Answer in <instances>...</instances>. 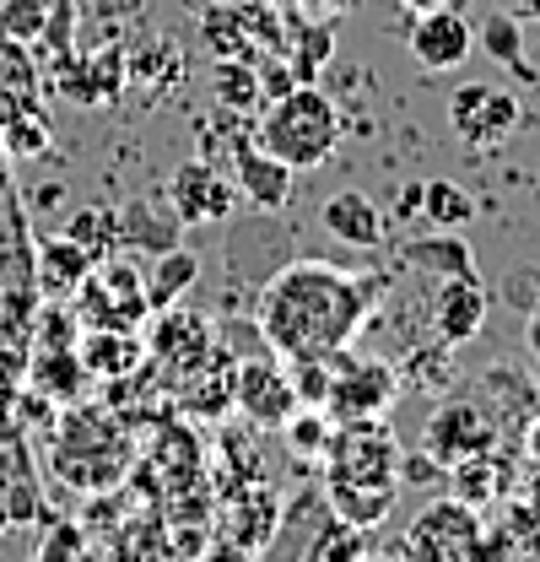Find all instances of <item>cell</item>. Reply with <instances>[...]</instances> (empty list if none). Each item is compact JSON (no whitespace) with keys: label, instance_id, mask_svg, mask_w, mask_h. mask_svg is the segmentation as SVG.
<instances>
[{"label":"cell","instance_id":"cell-30","mask_svg":"<svg viewBox=\"0 0 540 562\" xmlns=\"http://www.w3.org/2000/svg\"><path fill=\"white\" fill-rule=\"evenodd\" d=\"M449 476H454V497L471 503L475 514L492 508V503L503 497V465L492 460V449H486V454H471V460H460V465H449Z\"/></svg>","mask_w":540,"mask_h":562},{"label":"cell","instance_id":"cell-12","mask_svg":"<svg viewBox=\"0 0 540 562\" xmlns=\"http://www.w3.org/2000/svg\"><path fill=\"white\" fill-rule=\"evenodd\" d=\"M146 347H151V362H157L162 373H173V379L195 373V368H205V362L216 357L211 325H205L201 314H184L179 303L162 308V319H157V330H151Z\"/></svg>","mask_w":540,"mask_h":562},{"label":"cell","instance_id":"cell-36","mask_svg":"<svg viewBox=\"0 0 540 562\" xmlns=\"http://www.w3.org/2000/svg\"><path fill=\"white\" fill-rule=\"evenodd\" d=\"M325 55H336V27H308L303 33V49H297V60H292V76L297 81H319V60Z\"/></svg>","mask_w":540,"mask_h":562},{"label":"cell","instance_id":"cell-44","mask_svg":"<svg viewBox=\"0 0 540 562\" xmlns=\"http://www.w3.org/2000/svg\"><path fill=\"white\" fill-rule=\"evenodd\" d=\"M519 5H525V11H530V16H540V0H519Z\"/></svg>","mask_w":540,"mask_h":562},{"label":"cell","instance_id":"cell-45","mask_svg":"<svg viewBox=\"0 0 540 562\" xmlns=\"http://www.w3.org/2000/svg\"><path fill=\"white\" fill-rule=\"evenodd\" d=\"M205 5H249V0H205Z\"/></svg>","mask_w":540,"mask_h":562},{"label":"cell","instance_id":"cell-2","mask_svg":"<svg viewBox=\"0 0 540 562\" xmlns=\"http://www.w3.org/2000/svg\"><path fill=\"white\" fill-rule=\"evenodd\" d=\"M131 432L109 406H76L55 422V471L76 492H109L131 471Z\"/></svg>","mask_w":540,"mask_h":562},{"label":"cell","instance_id":"cell-1","mask_svg":"<svg viewBox=\"0 0 540 562\" xmlns=\"http://www.w3.org/2000/svg\"><path fill=\"white\" fill-rule=\"evenodd\" d=\"M379 292L384 281L373 277H351L319 260H292L260 286V330L281 362L330 357L368 325Z\"/></svg>","mask_w":540,"mask_h":562},{"label":"cell","instance_id":"cell-29","mask_svg":"<svg viewBox=\"0 0 540 562\" xmlns=\"http://www.w3.org/2000/svg\"><path fill=\"white\" fill-rule=\"evenodd\" d=\"M27 362H33V319L0 303V395H11V384H27Z\"/></svg>","mask_w":540,"mask_h":562},{"label":"cell","instance_id":"cell-4","mask_svg":"<svg viewBox=\"0 0 540 562\" xmlns=\"http://www.w3.org/2000/svg\"><path fill=\"white\" fill-rule=\"evenodd\" d=\"M401 438L384 417L336 422L330 449H325V476L330 482H362V487H401Z\"/></svg>","mask_w":540,"mask_h":562},{"label":"cell","instance_id":"cell-37","mask_svg":"<svg viewBox=\"0 0 540 562\" xmlns=\"http://www.w3.org/2000/svg\"><path fill=\"white\" fill-rule=\"evenodd\" d=\"M70 33H76V0H55V5H49V22H44V38H38V44H44V49H49V55H55V60H66V38Z\"/></svg>","mask_w":540,"mask_h":562},{"label":"cell","instance_id":"cell-5","mask_svg":"<svg viewBox=\"0 0 540 562\" xmlns=\"http://www.w3.org/2000/svg\"><path fill=\"white\" fill-rule=\"evenodd\" d=\"M401 401V373L379 357H351L340 347L330 351V395H325V417L357 422V417H384Z\"/></svg>","mask_w":540,"mask_h":562},{"label":"cell","instance_id":"cell-27","mask_svg":"<svg viewBox=\"0 0 540 562\" xmlns=\"http://www.w3.org/2000/svg\"><path fill=\"white\" fill-rule=\"evenodd\" d=\"M0 146L5 157H44L49 151V120L38 103H11L0 109Z\"/></svg>","mask_w":540,"mask_h":562},{"label":"cell","instance_id":"cell-11","mask_svg":"<svg viewBox=\"0 0 540 562\" xmlns=\"http://www.w3.org/2000/svg\"><path fill=\"white\" fill-rule=\"evenodd\" d=\"M449 125L460 131V140H471L475 151H486L519 125V98L492 87V81H465L449 103Z\"/></svg>","mask_w":540,"mask_h":562},{"label":"cell","instance_id":"cell-25","mask_svg":"<svg viewBox=\"0 0 540 562\" xmlns=\"http://www.w3.org/2000/svg\"><path fill=\"white\" fill-rule=\"evenodd\" d=\"M81 379H87V368H81L76 347H33V362H27V384H33V390H44L55 406L81 395Z\"/></svg>","mask_w":540,"mask_h":562},{"label":"cell","instance_id":"cell-34","mask_svg":"<svg viewBox=\"0 0 540 562\" xmlns=\"http://www.w3.org/2000/svg\"><path fill=\"white\" fill-rule=\"evenodd\" d=\"M49 5H55V0H0V33L33 49V44L44 38V22H49Z\"/></svg>","mask_w":540,"mask_h":562},{"label":"cell","instance_id":"cell-35","mask_svg":"<svg viewBox=\"0 0 540 562\" xmlns=\"http://www.w3.org/2000/svg\"><path fill=\"white\" fill-rule=\"evenodd\" d=\"M410 373H416V384H427V395H449L454 390V347H421L410 357Z\"/></svg>","mask_w":540,"mask_h":562},{"label":"cell","instance_id":"cell-43","mask_svg":"<svg viewBox=\"0 0 540 562\" xmlns=\"http://www.w3.org/2000/svg\"><path fill=\"white\" fill-rule=\"evenodd\" d=\"M314 5H336V11H346V5H357V0H314Z\"/></svg>","mask_w":540,"mask_h":562},{"label":"cell","instance_id":"cell-23","mask_svg":"<svg viewBox=\"0 0 540 562\" xmlns=\"http://www.w3.org/2000/svg\"><path fill=\"white\" fill-rule=\"evenodd\" d=\"M395 492L401 487H362V482H330L325 476V503H330V514L346 519L351 530H379L384 519H390V508H395Z\"/></svg>","mask_w":540,"mask_h":562},{"label":"cell","instance_id":"cell-7","mask_svg":"<svg viewBox=\"0 0 540 562\" xmlns=\"http://www.w3.org/2000/svg\"><path fill=\"white\" fill-rule=\"evenodd\" d=\"M497 432H503V422L481 406V395H460V390H449V395H443V406H438L432 422H427L421 454H432V460L449 471V465H460V460H471V454L497 449Z\"/></svg>","mask_w":540,"mask_h":562},{"label":"cell","instance_id":"cell-6","mask_svg":"<svg viewBox=\"0 0 540 562\" xmlns=\"http://www.w3.org/2000/svg\"><path fill=\"white\" fill-rule=\"evenodd\" d=\"M405 562H481V519L454 492L427 503L405 530Z\"/></svg>","mask_w":540,"mask_h":562},{"label":"cell","instance_id":"cell-17","mask_svg":"<svg viewBox=\"0 0 540 562\" xmlns=\"http://www.w3.org/2000/svg\"><path fill=\"white\" fill-rule=\"evenodd\" d=\"M486 286L481 277H443L438 286V303H432V330H438V341L443 347H465L481 336V325H486Z\"/></svg>","mask_w":540,"mask_h":562},{"label":"cell","instance_id":"cell-19","mask_svg":"<svg viewBox=\"0 0 540 562\" xmlns=\"http://www.w3.org/2000/svg\"><path fill=\"white\" fill-rule=\"evenodd\" d=\"M33 266H38V244L27 233L16 190H11V195H0V292H38Z\"/></svg>","mask_w":540,"mask_h":562},{"label":"cell","instance_id":"cell-28","mask_svg":"<svg viewBox=\"0 0 540 562\" xmlns=\"http://www.w3.org/2000/svg\"><path fill=\"white\" fill-rule=\"evenodd\" d=\"M211 87H216V109L222 114H244V109H260L266 103L260 66H244V60H216L211 66Z\"/></svg>","mask_w":540,"mask_h":562},{"label":"cell","instance_id":"cell-8","mask_svg":"<svg viewBox=\"0 0 540 562\" xmlns=\"http://www.w3.org/2000/svg\"><path fill=\"white\" fill-rule=\"evenodd\" d=\"M292 266V227L281 222V211H260L227 227V277L266 286L275 271Z\"/></svg>","mask_w":540,"mask_h":562},{"label":"cell","instance_id":"cell-42","mask_svg":"<svg viewBox=\"0 0 540 562\" xmlns=\"http://www.w3.org/2000/svg\"><path fill=\"white\" fill-rule=\"evenodd\" d=\"M205 562H244V552H238V547H227V541H222V547H216V552H205Z\"/></svg>","mask_w":540,"mask_h":562},{"label":"cell","instance_id":"cell-14","mask_svg":"<svg viewBox=\"0 0 540 562\" xmlns=\"http://www.w3.org/2000/svg\"><path fill=\"white\" fill-rule=\"evenodd\" d=\"M410 60L421 70H460L471 60L475 49V33L471 22L454 11V5H438V11H427V16H416V27H410Z\"/></svg>","mask_w":540,"mask_h":562},{"label":"cell","instance_id":"cell-18","mask_svg":"<svg viewBox=\"0 0 540 562\" xmlns=\"http://www.w3.org/2000/svg\"><path fill=\"white\" fill-rule=\"evenodd\" d=\"M76 357H81V368H87V379H131L140 368H151V347L135 336V330H114V325H103V330H81L76 336Z\"/></svg>","mask_w":540,"mask_h":562},{"label":"cell","instance_id":"cell-26","mask_svg":"<svg viewBox=\"0 0 540 562\" xmlns=\"http://www.w3.org/2000/svg\"><path fill=\"white\" fill-rule=\"evenodd\" d=\"M281 432V443H286V454L292 460H303V465H319L325 460V449H330V432H336V422L325 417V406H297L292 417L275 427Z\"/></svg>","mask_w":540,"mask_h":562},{"label":"cell","instance_id":"cell-20","mask_svg":"<svg viewBox=\"0 0 540 562\" xmlns=\"http://www.w3.org/2000/svg\"><path fill=\"white\" fill-rule=\"evenodd\" d=\"M319 227L346 249H379L384 244V211L373 206V195H362V190H336L319 206Z\"/></svg>","mask_w":540,"mask_h":562},{"label":"cell","instance_id":"cell-22","mask_svg":"<svg viewBox=\"0 0 540 562\" xmlns=\"http://www.w3.org/2000/svg\"><path fill=\"white\" fill-rule=\"evenodd\" d=\"M195 281H201V255H190L184 244L151 255V260H146V303H151V314L184 303V292H190Z\"/></svg>","mask_w":540,"mask_h":562},{"label":"cell","instance_id":"cell-33","mask_svg":"<svg viewBox=\"0 0 540 562\" xmlns=\"http://www.w3.org/2000/svg\"><path fill=\"white\" fill-rule=\"evenodd\" d=\"M66 238H76L92 260H109V255L120 249V227H114L109 211H76L66 222Z\"/></svg>","mask_w":540,"mask_h":562},{"label":"cell","instance_id":"cell-15","mask_svg":"<svg viewBox=\"0 0 540 562\" xmlns=\"http://www.w3.org/2000/svg\"><path fill=\"white\" fill-rule=\"evenodd\" d=\"M227 173H233V184H238V195H244L249 206H260V211H286L292 206V190H297L292 168H286L281 157H270L266 146H255V136L233 151Z\"/></svg>","mask_w":540,"mask_h":562},{"label":"cell","instance_id":"cell-32","mask_svg":"<svg viewBox=\"0 0 540 562\" xmlns=\"http://www.w3.org/2000/svg\"><path fill=\"white\" fill-rule=\"evenodd\" d=\"M475 44H481L497 66H514L519 76H530V70H525V33H519V22H514L508 11H492V16L481 22Z\"/></svg>","mask_w":540,"mask_h":562},{"label":"cell","instance_id":"cell-10","mask_svg":"<svg viewBox=\"0 0 540 562\" xmlns=\"http://www.w3.org/2000/svg\"><path fill=\"white\" fill-rule=\"evenodd\" d=\"M168 206L179 211L184 227L233 222V211H238V184H233V173H222L211 157H190V162L173 168V179H168Z\"/></svg>","mask_w":540,"mask_h":562},{"label":"cell","instance_id":"cell-39","mask_svg":"<svg viewBox=\"0 0 540 562\" xmlns=\"http://www.w3.org/2000/svg\"><path fill=\"white\" fill-rule=\"evenodd\" d=\"M410 211H421V184H405L401 190V216H410Z\"/></svg>","mask_w":540,"mask_h":562},{"label":"cell","instance_id":"cell-24","mask_svg":"<svg viewBox=\"0 0 540 562\" xmlns=\"http://www.w3.org/2000/svg\"><path fill=\"white\" fill-rule=\"evenodd\" d=\"M405 260L416 271H432V277H481L471 244L460 238V227H438L432 238H410L405 244Z\"/></svg>","mask_w":540,"mask_h":562},{"label":"cell","instance_id":"cell-9","mask_svg":"<svg viewBox=\"0 0 540 562\" xmlns=\"http://www.w3.org/2000/svg\"><path fill=\"white\" fill-rule=\"evenodd\" d=\"M233 406L255 427H281V422L297 412V390L286 379V362L275 351H255V357H238L233 368Z\"/></svg>","mask_w":540,"mask_h":562},{"label":"cell","instance_id":"cell-41","mask_svg":"<svg viewBox=\"0 0 540 562\" xmlns=\"http://www.w3.org/2000/svg\"><path fill=\"white\" fill-rule=\"evenodd\" d=\"M405 11H416V16H427V11H438V5H454V0H401Z\"/></svg>","mask_w":540,"mask_h":562},{"label":"cell","instance_id":"cell-13","mask_svg":"<svg viewBox=\"0 0 540 562\" xmlns=\"http://www.w3.org/2000/svg\"><path fill=\"white\" fill-rule=\"evenodd\" d=\"M38 519V476L22 443V427H11L0 412V536L11 525H33Z\"/></svg>","mask_w":540,"mask_h":562},{"label":"cell","instance_id":"cell-40","mask_svg":"<svg viewBox=\"0 0 540 562\" xmlns=\"http://www.w3.org/2000/svg\"><path fill=\"white\" fill-rule=\"evenodd\" d=\"M530 357L540 362V297L530 303Z\"/></svg>","mask_w":540,"mask_h":562},{"label":"cell","instance_id":"cell-31","mask_svg":"<svg viewBox=\"0 0 540 562\" xmlns=\"http://www.w3.org/2000/svg\"><path fill=\"white\" fill-rule=\"evenodd\" d=\"M421 216H427L432 227H465L475 216V201L454 179H427V184H421Z\"/></svg>","mask_w":540,"mask_h":562},{"label":"cell","instance_id":"cell-21","mask_svg":"<svg viewBox=\"0 0 540 562\" xmlns=\"http://www.w3.org/2000/svg\"><path fill=\"white\" fill-rule=\"evenodd\" d=\"M92 266H98V260H92V255H87L76 238H66V233H60V238H44V244H38L33 281H38V292H44V297H70L81 281L92 277Z\"/></svg>","mask_w":540,"mask_h":562},{"label":"cell","instance_id":"cell-16","mask_svg":"<svg viewBox=\"0 0 540 562\" xmlns=\"http://www.w3.org/2000/svg\"><path fill=\"white\" fill-rule=\"evenodd\" d=\"M114 227H120V249H131L140 260H151V255H162V249H173L179 244V211L168 206V195L157 201V195H135L125 206L114 211Z\"/></svg>","mask_w":540,"mask_h":562},{"label":"cell","instance_id":"cell-38","mask_svg":"<svg viewBox=\"0 0 540 562\" xmlns=\"http://www.w3.org/2000/svg\"><path fill=\"white\" fill-rule=\"evenodd\" d=\"M525 454H530V465H540V412L530 417V427H525Z\"/></svg>","mask_w":540,"mask_h":562},{"label":"cell","instance_id":"cell-3","mask_svg":"<svg viewBox=\"0 0 540 562\" xmlns=\"http://www.w3.org/2000/svg\"><path fill=\"white\" fill-rule=\"evenodd\" d=\"M255 146L281 157L292 173H308V168L330 162V151L340 146V114L330 103V92H319L314 81H297L292 92L270 98L266 120L255 131Z\"/></svg>","mask_w":540,"mask_h":562}]
</instances>
